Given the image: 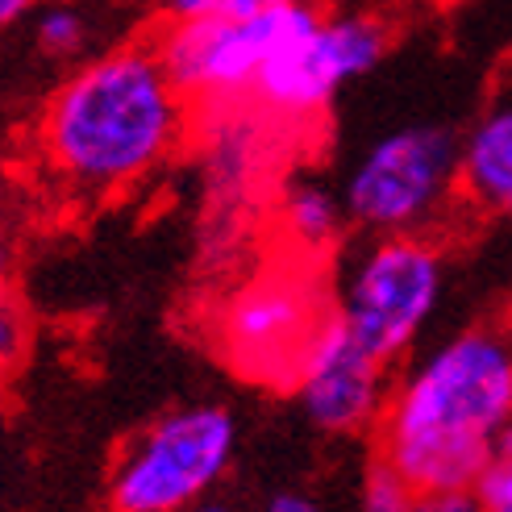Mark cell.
Segmentation results:
<instances>
[{
  "mask_svg": "<svg viewBox=\"0 0 512 512\" xmlns=\"http://www.w3.org/2000/svg\"><path fill=\"white\" fill-rule=\"evenodd\" d=\"M9 267H13V246H9L5 234H0V292H5V284H9Z\"/></svg>",
  "mask_w": 512,
  "mask_h": 512,
  "instance_id": "44dd1931",
  "label": "cell"
},
{
  "mask_svg": "<svg viewBox=\"0 0 512 512\" xmlns=\"http://www.w3.org/2000/svg\"><path fill=\"white\" fill-rule=\"evenodd\" d=\"M392 46V25L379 13H325L300 42L275 55L250 105L279 125H304L321 117L334 96L371 75Z\"/></svg>",
  "mask_w": 512,
  "mask_h": 512,
  "instance_id": "ba28073f",
  "label": "cell"
},
{
  "mask_svg": "<svg viewBox=\"0 0 512 512\" xmlns=\"http://www.w3.org/2000/svg\"><path fill=\"white\" fill-rule=\"evenodd\" d=\"M275 229L284 242L288 259L317 263L334 250L346 234V204L334 188H325L321 179H292L275 196Z\"/></svg>",
  "mask_w": 512,
  "mask_h": 512,
  "instance_id": "8fae6325",
  "label": "cell"
},
{
  "mask_svg": "<svg viewBox=\"0 0 512 512\" xmlns=\"http://www.w3.org/2000/svg\"><path fill=\"white\" fill-rule=\"evenodd\" d=\"M512 425V317H488L429 346L388 388L375 463L413 492L471 488Z\"/></svg>",
  "mask_w": 512,
  "mask_h": 512,
  "instance_id": "7a4b0ae2",
  "label": "cell"
},
{
  "mask_svg": "<svg viewBox=\"0 0 512 512\" xmlns=\"http://www.w3.org/2000/svg\"><path fill=\"white\" fill-rule=\"evenodd\" d=\"M334 321V292L317 263L279 254L238 279L209 321L213 350L259 388H292L321 329Z\"/></svg>",
  "mask_w": 512,
  "mask_h": 512,
  "instance_id": "277c9868",
  "label": "cell"
},
{
  "mask_svg": "<svg viewBox=\"0 0 512 512\" xmlns=\"http://www.w3.org/2000/svg\"><path fill=\"white\" fill-rule=\"evenodd\" d=\"M188 512H242V508H234L229 500H221V496H204L200 504H192Z\"/></svg>",
  "mask_w": 512,
  "mask_h": 512,
  "instance_id": "ffe728a7",
  "label": "cell"
},
{
  "mask_svg": "<svg viewBox=\"0 0 512 512\" xmlns=\"http://www.w3.org/2000/svg\"><path fill=\"white\" fill-rule=\"evenodd\" d=\"M458 204L512 221V96L492 100L458 138Z\"/></svg>",
  "mask_w": 512,
  "mask_h": 512,
  "instance_id": "30bf717a",
  "label": "cell"
},
{
  "mask_svg": "<svg viewBox=\"0 0 512 512\" xmlns=\"http://www.w3.org/2000/svg\"><path fill=\"white\" fill-rule=\"evenodd\" d=\"M446 292V246L433 234L375 238L334 288V317L375 363L396 367Z\"/></svg>",
  "mask_w": 512,
  "mask_h": 512,
  "instance_id": "5b68a950",
  "label": "cell"
},
{
  "mask_svg": "<svg viewBox=\"0 0 512 512\" xmlns=\"http://www.w3.org/2000/svg\"><path fill=\"white\" fill-rule=\"evenodd\" d=\"M0 425H5V396H0Z\"/></svg>",
  "mask_w": 512,
  "mask_h": 512,
  "instance_id": "603a6c76",
  "label": "cell"
},
{
  "mask_svg": "<svg viewBox=\"0 0 512 512\" xmlns=\"http://www.w3.org/2000/svg\"><path fill=\"white\" fill-rule=\"evenodd\" d=\"M196 109L150 38L71 63L34 117V163L71 200H117L163 175L188 146Z\"/></svg>",
  "mask_w": 512,
  "mask_h": 512,
  "instance_id": "6da1fadb",
  "label": "cell"
},
{
  "mask_svg": "<svg viewBox=\"0 0 512 512\" xmlns=\"http://www.w3.org/2000/svg\"><path fill=\"white\" fill-rule=\"evenodd\" d=\"M263 512H325L309 492H279L263 504Z\"/></svg>",
  "mask_w": 512,
  "mask_h": 512,
  "instance_id": "d6986e66",
  "label": "cell"
},
{
  "mask_svg": "<svg viewBox=\"0 0 512 512\" xmlns=\"http://www.w3.org/2000/svg\"><path fill=\"white\" fill-rule=\"evenodd\" d=\"M238 454V421L221 404H184L142 425L109 471V512H188L217 492Z\"/></svg>",
  "mask_w": 512,
  "mask_h": 512,
  "instance_id": "8992f818",
  "label": "cell"
},
{
  "mask_svg": "<svg viewBox=\"0 0 512 512\" xmlns=\"http://www.w3.org/2000/svg\"><path fill=\"white\" fill-rule=\"evenodd\" d=\"M242 0H150V9L159 13V25H179V21H204L238 9Z\"/></svg>",
  "mask_w": 512,
  "mask_h": 512,
  "instance_id": "2e32d148",
  "label": "cell"
},
{
  "mask_svg": "<svg viewBox=\"0 0 512 512\" xmlns=\"http://www.w3.org/2000/svg\"><path fill=\"white\" fill-rule=\"evenodd\" d=\"M96 17L84 0H42L34 13V46L50 63H80L92 55Z\"/></svg>",
  "mask_w": 512,
  "mask_h": 512,
  "instance_id": "7c38bea8",
  "label": "cell"
},
{
  "mask_svg": "<svg viewBox=\"0 0 512 512\" xmlns=\"http://www.w3.org/2000/svg\"><path fill=\"white\" fill-rule=\"evenodd\" d=\"M471 492L483 512H512V425L496 438L488 463L475 475Z\"/></svg>",
  "mask_w": 512,
  "mask_h": 512,
  "instance_id": "4fadbf2b",
  "label": "cell"
},
{
  "mask_svg": "<svg viewBox=\"0 0 512 512\" xmlns=\"http://www.w3.org/2000/svg\"><path fill=\"white\" fill-rule=\"evenodd\" d=\"M408 508H413V488L396 479L388 467L371 463L363 492H358V512H408Z\"/></svg>",
  "mask_w": 512,
  "mask_h": 512,
  "instance_id": "5bb4252c",
  "label": "cell"
},
{
  "mask_svg": "<svg viewBox=\"0 0 512 512\" xmlns=\"http://www.w3.org/2000/svg\"><path fill=\"white\" fill-rule=\"evenodd\" d=\"M413 5H421V9H450V5H458V0H413Z\"/></svg>",
  "mask_w": 512,
  "mask_h": 512,
  "instance_id": "7402d4cb",
  "label": "cell"
},
{
  "mask_svg": "<svg viewBox=\"0 0 512 512\" xmlns=\"http://www.w3.org/2000/svg\"><path fill=\"white\" fill-rule=\"evenodd\" d=\"M408 512H483L471 488H450V492H413Z\"/></svg>",
  "mask_w": 512,
  "mask_h": 512,
  "instance_id": "e0dca14e",
  "label": "cell"
},
{
  "mask_svg": "<svg viewBox=\"0 0 512 512\" xmlns=\"http://www.w3.org/2000/svg\"><path fill=\"white\" fill-rule=\"evenodd\" d=\"M325 17L317 0H242L238 9L159 25L150 34L171 84L200 113L250 105V92L275 55H284Z\"/></svg>",
  "mask_w": 512,
  "mask_h": 512,
  "instance_id": "3957f363",
  "label": "cell"
},
{
  "mask_svg": "<svg viewBox=\"0 0 512 512\" xmlns=\"http://www.w3.org/2000/svg\"><path fill=\"white\" fill-rule=\"evenodd\" d=\"M38 5L42 0H0V34H9L21 21H30L38 13Z\"/></svg>",
  "mask_w": 512,
  "mask_h": 512,
  "instance_id": "ac0fdd59",
  "label": "cell"
},
{
  "mask_svg": "<svg viewBox=\"0 0 512 512\" xmlns=\"http://www.w3.org/2000/svg\"><path fill=\"white\" fill-rule=\"evenodd\" d=\"M25 350H30V321H25V309L0 292V383H5L17 367Z\"/></svg>",
  "mask_w": 512,
  "mask_h": 512,
  "instance_id": "9a60e30c",
  "label": "cell"
},
{
  "mask_svg": "<svg viewBox=\"0 0 512 512\" xmlns=\"http://www.w3.org/2000/svg\"><path fill=\"white\" fill-rule=\"evenodd\" d=\"M388 367L358 346L338 317L321 329L309 358L292 383V392L317 429L325 433H367L375 429L383 400H388Z\"/></svg>",
  "mask_w": 512,
  "mask_h": 512,
  "instance_id": "9c48e42d",
  "label": "cell"
},
{
  "mask_svg": "<svg viewBox=\"0 0 512 512\" xmlns=\"http://www.w3.org/2000/svg\"><path fill=\"white\" fill-rule=\"evenodd\" d=\"M458 200V138L446 125H400L375 138L346 175L350 225L375 238L433 234Z\"/></svg>",
  "mask_w": 512,
  "mask_h": 512,
  "instance_id": "52a82bcc",
  "label": "cell"
}]
</instances>
